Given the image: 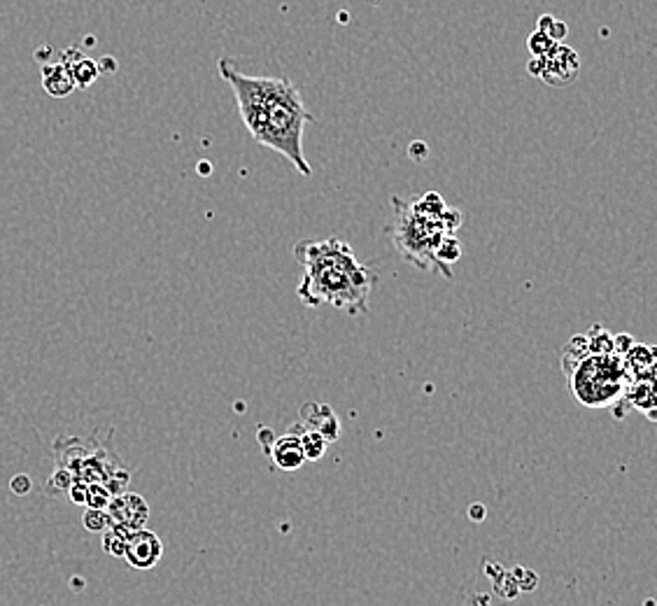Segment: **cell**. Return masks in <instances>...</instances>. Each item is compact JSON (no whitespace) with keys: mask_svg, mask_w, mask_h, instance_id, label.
Masks as SVG:
<instances>
[{"mask_svg":"<svg viewBox=\"0 0 657 606\" xmlns=\"http://www.w3.org/2000/svg\"><path fill=\"white\" fill-rule=\"evenodd\" d=\"M217 68L221 79L234 89L247 133L259 145L289 159L301 175H313V168L304 157V129L308 121H313V114L308 112L291 79L245 75L229 59H219Z\"/></svg>","mask_w":657,"mask_h":606,"instance_id":"6da1fadb","label":"cell"},{"mask_svg":"<svg viewBox=\"0 0 657 606\" xmlns=\"http://www.w3.org/2000/svg\"><path fill=\"white\" fill-rule=\"evenodd\" d=\"M294 257L304 269L296 287L304 306H333L352 317L368 313V299L380 273L359 262L345 240H299Z\"/></svg>","mask_w":657,"mask_h":606,"instance_id":"7a4b0ae2","label":"cell"},{"mask_svg":"<svg viewBox=\"0 0 657 606\" xmlns=\"http://www.w3.org/2000/svg\"><path fill=\"white\" fill-rule=\"evenodd\" d=\"M562 371L573 399L585 408H613L625 399L629 376L623 357L588 352L585 334H576L562 347Z\"/></svg>","mask_w":657,"mask_h":606,"instance_id":"3957f363","label":"cell"},{"mask_svg":"<svg viewBox=\"0 0 657 606\" xmlns=\"http://www.w3.org/2000/svg\"><path fill=\"white\" fill-rule=\"evenodd\" d=\"M54 454L61 469L73 474L75 483L103 485L110 497L126 492L129 471L112 450V429L99 441L96 436H61L54 443Z\"/></svg>","mask_w":657,"mask_h":606,"instance_id":"277c9868","label":"cell"},{"mask_svg":"<svg viewBox=\"0 0 657 606\" xmlns=\"http://www.w3.org/2000/svg\"><path fill=\"white\" fill-rule=\"evenodd\" d=\"M394 206V247L408 264L422 271L438 269L436 249L448 234L441 227V219H427L415 215L411 203L392 199Z\"/></svg>","mask_w":657,"mask_h":606,"instance_id":"5b68a950","label":"cell"},{"mask_svg":"<svg viewBox=\"0 0 657 606\" xmlns=\"http://www.w3.org/2000/svg\"><path fill=\"white\" fill-rule=\"evenodd\" d=\"M105 513H108V518H110V527L129 537V534L143 530V525L149 515V509H147L145 499L140 495L124 492L119 497L110 499Z\"/></svg>","mask_w":657,"mask_h":606,"instance_id":"8992f818","label":"cell"},{"mask_svg":"<svg viewBox=\"0 0 657 606\" xmlns=\"http://www.w3.org/2000/svg\"><path fill=\"white\" fill-rule=\"evenodd\" d=\"M541 64H543V70H541V79L553 86H564V84H571L576 75H578L581 70V59L578 54L566 47V44H555L553 49L548 51V54L541 59Z\"/></svg>","mask_w":657,"mask_h":606,"instance_id":"52a82bcc","label":"cell"},{"mask_svg":"<svg viewBox=\"0 0 657 606\" xmlns=\"http://www.w3.org/2000/svg\"><path fill=\"white\" fill-rule=\"evenodd\" d=\"M164 555V543L149 530H138L126 537L124 543V557L133 569H152L159 565V560Z\"/></svg>","mask_w":657,"mask_h":606,"instance_id":"ba28073f","label":"cell"},{"mask_svg":"<svg viewBox=\"0 0 657 606\" xmlns=\"http://www.w3.org/2000/svg\"><path fill=\"white\" fill-rule=\"evenodd\" d=\"M301 427L308 432L319 434L326 443H333L341 439V420L331 411V406L317 404V401H308L299 411Z\"/></svg>","mask_w":657,"mask_h":606,"instance_id":"9c48e42d","label":"cell"},{"mask_svg":"<svg viewBox=\"0 0 657 606\" xmlns=\"http://www.w3.org/2000/svg\"><path fill=\"white\" fill-rule=\"evenodd\" d=\"M269 454L275 462V467L282 471H296L304 467V462H306L304 450H301V439L294 432H287L285 436H275Z\"/></svg>","mask_w":657,"mask_h":606,"instance_id":"30bf717a","label":"cell"},{"mask_svg":"<svg viewBox=\"0 0 657 606\" xmlns=\"http://www.w3.org/2000/svg\"><path fill=\"white\" fill-rule=\"evenodd\" d=\"M655 354H657V350L651 345H643V343L632 345V350L623 357L629 382L632 380H655Z\"/></svg>","mask_w":657,"mask_h":606,"instance_id":"8fae6325","label":"cell"},{"mask_svg":"<svg viewBox=\"0 0 657 606\" xmlns=\"http://www.w3.org/2000/svg\"><path fill=\"white\" fill-rule=\"evenodd\" d=\"M40 70H42V86L51 98H64L68 94H73L75 82H73V77H70V70L61 64V61H56V64L49 61V64H44Z\"/></svg>","mask_w":657,"mask_h":606,"instance_id":"7c38bea8","label":"cell"},{"mask_svg":"<svg viewBox=\"0 0 657 606\" xmlns=\"http://www.w3.org/2000/svg\"><path fill=\"white\" fill-rule=\"evenodd\" d=\"M625 401L655 422V380H632L625 389Z\"/></svg>","mask_w":657,"mask_h":606,"instance_id":"4fadbf2b","label":"cell"},{"mask_svg":"<svg viewBox=\"0 0 657 606\" xmlns=\"http://www.w3.org/2000/svg\"><path fill=\"white\" fill-rule=\"evenodd\" d=\"M289 432L299 434V439H301V450H304L306 462H308V460H310V462H317V460H322L324 454H326L328 443H326L319 434L308 432V429H304L301 424H291Z\"/></svg>","mask_w":657,"mask_h":606,"instance_id":"5bb4252c","label":"cell"},{"mask_svg":"<svg viewBox=\"0 0 657 606\" xmlns=\"http://www.w3.org/2000/svg\"><path fill=\"white\" fill-rule=\"evenodd\" d=\"M446 208H448L446 201H443L441 194H436V192H427L420 201L411 203V210L415 212V215L427 217V219H441Z\"/></svg>","mask_w":657,"mask_h":606,"instance_id":"9a60e30c","label":"cell"},{"mask_svg":"<svg viewBox=\"0 0 657 606\" xmlns=\"http://www.w3.org/2000/svg\"><path fill=\"white\" fill-rule=\"evenodd\" d=\"M68 70H70V77H73V82H75V89H89L96 79L101 77L99 66H96V61L91 56H84L79 64L70 66Z\"/></svg>","mask_w":657,"mask_h":606,"instance_id":"2e32d148","label":"cell"},{"mask_svg":"<svg viewBox=\"0 0 657 606\" xmlns=\"http://www.w3.org/2000/svg\"><path fill=\"white\" fill-rule=\"evenodd\" d=\"M585 343H588V352L592 354H611L613 352V334L606 332L601 324H594L588 334H585Z\"/></svg>","mask_w":657,"mask_h":606,"instance_id":"e0dca14e","label":"cell"},{"mask_svg":"<svg viewBox=\"0 0 657 606\" xmlns=\"http://www.w3.org/2000/svg\"><path fill=\"white\" fill-rule=\"evenodd\" d=\"M73 483H75L73 474L59 467V469H54V474L47 478V487H44V490H47V495L61 497V495H66L70 487H73Z\"/></svg>","mask_w":657,"mask_h":606,"instance_id":"ac0fdd59","label":"cell"},{"mask_svg":"<svg viewBox=\"0 0 657 606\" xmlns=\"http://www.w3.org/2000/svg\"><path fill=\"white\" fill-rule=\"evenodd\" d=\"M555 47V42L548 38L546 33H531L529 38H527V49H529V54H531V59H543L550 49Z\"/></svg>","mask_w":657,"mask_h":606,"instance_id":"d6986e66","label":"cell"},{"mask_svg":"<svg viewBox=\"0 0 657 606\" xmlns=\"http://www.w3.org/2000/svg\"><path fill=\"white\" fill-rule=\"evenodd\" d=\"M511 576L515 578V585H518V590L520 592H531V590H536V585H538V576L531 572V569H525V567H515L513 572H511Z\"/></svg>","mask_w":657,"mask_h":606,"instance_id":"ffe728a7","label":"cell"},{"mask_svg":"<svg viewBox=\"0 0 657 606\" xmlns=\"http://www.w3.org/2000/svg\"><path fill=\"white\" fill-rule=\"evenodd\" d=\"M82 522H84V527L89 532H105V530H110V518H108V513H105V511L86 509Z\"/></svg>","mask_w":657,"mask_h":606,"instance_id":"44dd1931","label":"cell"},{"mask_svg":"<svg viewBox=\"0 0 657 606\" xmlns=\"http://www.w3.org/2000/svg\"><path fill=\"white\" fill-rule=\"evenodd\" d=\"M124 543H126V534H121L117 530L105 532V539H103V550L110 552V555H119L124 557Z\"/></svg>","mask_w":657,"mask_h":606,"instance_id":"7402d4cb","label":"cell"},{"mask_svg":"<svg viewBox=\"0 0 657 606\" xmlns=\"http://www.w3.org/2000/svg\"><path fill=\"white\" fill-rule=\"evenodd\" d=\"M494 592L501 595L503 600H515V597L520 595L518 585H515V578L511 574H501L499 578H494Z\"/></svg>","mask_w":657,"mask_h":606,"instance_id":"603a6c76","label":"cell"},{"mask_svg":"<svg viewBox=\"0 0 657 606\" xmlns=\"http://www.w3.org/2000/svg\"><path fill=\"white\" fill-rule=\"evenodd\" d=\"M10 490H12L14 495H19V497L29 495L31 490H33V480H31V476H29V474H16V476L10 480Z\"/></svg>","mask_w":657,"mask_h":606,"instance_id":"cb8c5ba5","label":"cell"},{"mask_svg":"<svg viewBox=\"0 0 657 606\" xmlns=\"http://www.w3.org/2000/svg\"><path fill=\"white\" fill-rule=\"evenodd\" d=\"M634 343L636 341L629 334H618V336H613V352L620 354V357H625V354L632 350Z\"/></svg>","mask_w":657,"mask_h":606,"instance_id":"d4e9b609","label":"cell"},{"mask_svg":"<svg viewBox=\"0 0 657 606\" xmlns=\"http://www.w3.org/2000/svg\"><path fill=\"white\" fill-rule=\"evenodd\" d=\"M569 35V26L566 24H562V21H557L555 19V24H553V29L548 31V38L553 40L555 44H564V38Z\"/></svg>","mask_w":657,"mask_h":606,"instance_id":"484cf974","label":"cell"},{"mask_svg":"<svg viewBox=\"0 0 657 606\" xmlns=\"http://www.w3.org/2000/svg\"><path fill=\"white\" fill-rule=\"evenodd\" d=\"M427 154H429L427 142L415 140V142H411V145H408V157L415 159V162H422V159H427Z\"/></svg>","mask_w":657,"mask_h":606,"instance_id":"4316f807","label":"cell"},{"mask_svg":"<svg viewBox=\"0 0 657 606\" xmlns=\"http://www.w3.org/2000/svg\"><path fill=\"white\" fill-rule=\"evenodd\" d=\"M96 66H99V73L101 75H114L119 70V64H117V59H114V56H103V59L96 61Z\"/></svg>","mask_w":657,"mask_h":606,"instance_id":"83f0119b","label":"cell"},{"mask_svg":"<svg viewBox=\"0 0 657 606\" xmlns=\"http://www.w3.org/2000/svg\"><path fill=\"white\" fill-rule=\"evenodd\" d=\"M256 439H259V443H261L264 452L269 454L271 445H273V441H275V434H273L271 427H259V432H256Z\"/></svg>","mask_w":657,"mask_h":606,"instance_id":"f1b7e54d","label":"cell"},{"mask_svg":"<svg viewBox=\"0 0 657 606\" xmlns=\"http://www.w3.org/2000/svg\"><path fill=\"white\" fill-rule=\"evenodd\" d=\"M70 499H73V504H86V485L82 483H73V487L68 490Z\"/></svg>","mask_w":657,"mask_h":606,"instance_id":"f546056e","label":"cell"},{"mask_svg":"<svg viewBox=\"0 0 657 606\" xmlns=\"http://www.w3.org/2000/svg\"><path fill=\"white\" fill-rule=\"evenodd\" d=\"M485 515H487V509L481 504V502H476V504H471L468 506V518L471 520H476V522H483L485 520Z\"/></svg>","mask_w":657,"mask_h":606,"instance_id":"4dcf8cb0","label":"cell"},{"mask_svg":"<svg viewBox=\"0 0 657 606\" xmlns=\"http://www.w3.org/2000/svg\"><path fill=\"white\" fill-rule=\"evenodd\" d=\"M553 24H555V16H553V14H543V16L538 19V29H536V31L548 35V31L553 29Z\"/></svg>","mask_w":657,"mask_h":606,"instance_id":"1f68e13d","label":"cell"},{"mask_svg":"<svg viewBox=\"0 0 657 606\" xmlns=\"http://www.w3.org/2000/svg\"><path fill=\"white\" fill-rule=\"evenodd\" d=\"M49 54H51V47H49V44H42V47H38V49H35V59H38L42 66H44V64H47V59H49Z\"/></svg>","mask_w":657,"mask_h":606,"instance_id":"d6a6232c","label":"cell"},{"mask_svg":"<svg viewBox=\"0 0 657 606\" xmlns=\"http://www.w3.org/2000/svg\"><path fill=\"white\" fill-rule=\"evenodd\" d=\"M541 70H543V64H541V59H531L527 64V73L534 75V77H541Z\"/></svg>","mask_w":657,"mask_h":606,"instance_id":"836d02e7","label":"cell"},{"mask_svg":"<svg viewBox=\"0 0 657 606\" xmlns=\"http://www.w3.org/2000/svg\"><path fill=\"white\" fill-rule=\"evenodd\" d=\"M485 574H487V576H490V578H492V581H494V578H499V576L503 574V569H501L499 565H492V562H487V565H485Z\"/></svg>","mask_w":657,"mask_h":606,"instance_id":"e575fe53","label":"cell"},{"mask_svg":"<svg viewBox=\"0 0 657 606\" xmlns=\"http://www.w3.org/2000/svg\"><path fill=\"white\" fill-rule=\"evenodd\" d=\"M212 173V164L210 162H199V175H210Z\"/></svg>","mask_w":657,"mask_h":606,"instance_id":"d590c367","label":"cell"},{"mask_svg":"<svg viewBox=\"0 0 657 606\" xmlns=\"http://www.w3.org/2000/svg\"><path fill=\"white\" fill-rule=\"evenodd\" d=\"M96 42H99L96 40V35H84V40H82L84 47H96Z\"/></svg>","mask_w":657,"mask_h":606,"instance_id":"8d00e7d4","label":"cell"},{"mask_svg":"<svg viewBox=\"0 0 657 606\" xmlns=\"http://www.w3.org/2000/svg\"><path fill=\"white\" fill-rule=\"evenodd\" d=\"M338 21H343V24L348 21V12H341V14H338Z\"/></svg>","mask_w":657,"mask_h":606,"instance_id":"74e56055","label":"cell"}]
</instances>
